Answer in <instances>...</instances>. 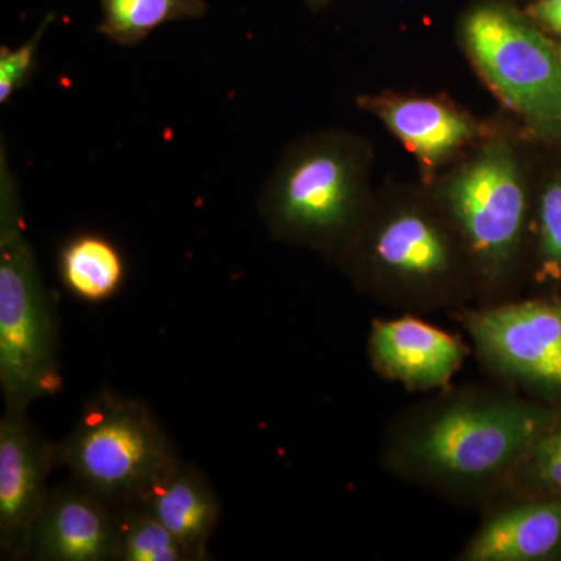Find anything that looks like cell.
I'll return each instance as SVG.
<instances>
[{"instance_id": "cell-1", "label": "cell", "mask_w": 561, "mask_h": 561, "mask_svg": "<svg viewBox=\"0 0 561 561\" xmlns=\"http://www.w3.org/2000/svg\"><path fill=\"white\" fill-rule=\"evenodd\" d=\"M551 409L501 382L453 383L387 421L382 468L456 507L481 512L500 496Z\"/></svg>"}, {"instance_id": "cell-2", "label": "cell", "mask_w": 561, "mask_h": 561, "mask_svg": "<svg viewBox=\"0 0 561 561\" xmlns=\"http://www.w3.org/2000/svg\"><path fill=\"white\" fill-rule=\"evenodd\" d=\"M537 150L538 140L502 110L481 142L424 184L470 257L476 305L526 294Z\"/></svg>"}, {"instance_id": "cell-3", "label": "cell", "mask_w": 561, "mask_h": 561, "mask_svg": "<svg viewBox=\"0 0 561 561\" xmlns=\"http://www.w3.org/2000/svg\"><path fill=\"white\" fill-rule=\"evenodd\" d=\"M335 267L370 300L401 313L457 312L476 305L467 250L421 181H386Z\"/></svg>"}, {"instance_id": "cell-4", "label": "cell", "mask_w": 561, "mask_h": 561, "mask_svg": "<svg viewBox=\"0 0 561 561\" xmlns=\"http://www.w3.org/2000/svg\"><path fill=\"white\" fill-rule=\"evenodd\" d=\"M375 164V146L360 133L331 128L291 140L257 202L272 238L337 264L370 209Z\"/></svg>"}, {"instance_id": "cell-5", "label": "cell", "mask_w": 561, "mask_h": 561, "mask_svg": "<svg viewBox=\"0 0 561 561\" xmlns=\"http://www.w3.org/2000/svg\"><path fill=\"white\" fill-rule=\"evenodd\" d=\"M54 302L27 236L16 175L0 150V387L5 408L61 390Z\"/></svg>"}, {"instance_id": "cell-6", "label": "cell", "mask_w": 561, "mask_h": 561, "mask_svg": "<svg viewBox=\"0 0 561 561\" xmlns=\"http://www.w3.org/2000/svg\"><path fill=\"white\" fill-rule=\"evenodd\" d=\"M457 46L502 110L541 142L561 136V44L512 0H476Z\"/></svg>"}, {"instance_id": "cell-7", "label": "cell", "mask_w": 561, "mask_h": 561, "mask_svg": "<svg viewBox=\"0 0 561 561\" xmlns=\"http://www.w3.org/2000/svg\"><path fill=\"white\" fill-rule=\"evenodd\" d=\"M57 454L58 468L114 507L139 502L179 460L150 409L110 390L84 404Z\"/></svg>"}, {"instance_id": "cell-8", "label": "cell", "mask_w": 561, "mask_h": 561, "mask_svg": "<svg viewBox=\"0 0 561 561\" xmlns=\"http://www.w3.org/2000/svg\"><path fill=\"white\" fill-rule=\"evenodd\" d=\"M449 317L467 332L476 360L493 381L561 404V295L524 294Z\"/></svg>"}, {"instance_id": "cell-9", "label": "cell", "mask_w": 561, "mask_h": 561, "mask_svg": "<svg viewBox=\"0 0 561 561\" xmlns=\"http://www.w3.org/2000/svg\"><path fill=\"white\" fill-rule=\"evenodd\" d=\"M356 105L412 154L423 184L481 142L493 125V117L476 116L446 92L383 90L359 95Z\"/></svg>"}, {"instance_id": "cell-10", "label": "cell", "mask_w": 561, "mask_h": 561, "mask_svg": "<svg viewBox=\"0 0 561 561\" xmlns=\"http://www.w3.org/2000/svg\"><path fill=\"white\" fill-rule=\"evenodd\" d=\"M58 468L57 443L41 435L27 411L5 408L0 420V553L31 556L33 531L49 496L47 479Z\"/></svg>"}, {"instance_id": "cell-11", "label": "cell", "mask_w": 561, "mask_h": 561, "mask_svg": "<svg viewBox=\"0 0 561 561\" xmlns=\"http://www.w3.org/2000/svg\"><path fill=\"white\" fill-rule=\"evenodd\" d=\"M472 354L471 345L456 332L424 320L419 313L371 321L367 359L383 381L412 393H427L453 386Z\"/></svg>"}, {"instance_id": "cell-12", "label": "cell", "mask_w": 561, "mask_h": 561, "mask_svg": "<svg viewBox=\"0 0 561 561\" xmlns=\"http://www.w3.org/2000/svg\"><path fill=\"white\" fill-rule=\"evenodd\" d=\"M456 560L561 561V496L491 501Z\"/></svg>"}, {"instance_id": "cell-13", "label": "cell", "mask_w": 561, "mask_h": 561, "mask_svg": "<svg viewBox=\"0 0 561 561\" xmlns=\"http://www.w3.org/2000/svg\"><path fill=\"white\" fill-rule=\"evenodd\" d=\"M31 556L44 561H117L116 507L70 479L49 491Z\"/></svg>"}, {"instance_id": "cell-14", "label": "cell", "mask_w": 561, "mask_h": 561, "mask_svg": "<svg viewBox=\"0 0 561 561\" xmlns=\"http://www.w3.org/2000/svg\"><path fill=\"white\" fill-rule=\"evenodd\" d=\"M171 530L191 561L208 559V546L220 519V501L205 474L180 459L140 497Z\"/></svg>"}, {"instance_id": "cell-15", "label": "cell", "mask_w": 561, "mask_h": 561, "mask_svg": "<svg viewBox=\"0 0 561 561\" xmlns=\"http://www.w3.org/2000/svg\"><path fill=\"white\" fill-rule=\"evenodd\" d=\"M526 294L561 295V144L538 140Z\"/></svg>"}, {"instance_id": "cell-16", "label": "cell", "mask_w": 561, "mask_h": 561, "mask_svg": "<svg viewBox=\"0 0 561 561\" xmlns=\"http://www.w3.org/2000/svg\"><path fill=\"white\" fill-rule=\"evenodd\" d=\"M58 273L73 297L103 302L121 290L125 262L119 249L98 232H80L61 247Z\"/></svg>"}, {"instance_id": "cell-17", "label": "cell", "mask_w": 561, "mask_h": 561, "mask_svg": "<svg viewBox=\"0 0 561 561\" xmlns=\"http://www.w3.org/2000/svg\"><path fill=\"white\" fill-rule=\"evenodd\" d=\"M500 496H561V404L552 405Z\"/></svg>"}, {"instance_id": "cell-18", "label": "cell", "mask_w": 561, "mask_h": 561, "mask_svg": "<svg viewBox=\"0 0 561 561\" xmlns=\"http://www.w3.org/2000/svg\"><path fill=\"white\" fill-rule=\"evenodd\" d=\"M99 32L121 46L142 43L154 28L206 13L205 0H102Z\"/></svg>"}, {"instance_id": "cell-19", "label": "cell", "mask_w": 561, "mask_h": 561, "mask_svg": "<svg viewBox=\"0 0 561 561\" xmlns=\"http://www.w3.org/2000/svg\"><path fill=\"white\" fill-rule=\"evenodd\" d=\"M117 561H191L183 546L139 502L117 505Z\"/></svg>"}, {"instance_id": "cell-20", "label": "cell", "mask_w": 561, "mask_h": 561, "mask_svg": "<svg viewBox=\"0 0 561 561\" xmlns=\"http://www.w3.org/2000/svg\"><path fill=\"white\" fill-rule=\"evenodd\" d=\"M54 20L55 14H47L32 38L18 49L5 46L0 49V103L2 105L9 103L14 92L20 91L31 81L36 69L41 39Z\"/></svg>"}, {"instance_id": "cell-21", "label": "cell", "mask_w": 561, "mask_h": 561, "mask_svg": "<svg viewBox=\"0 0 561 561\" xmlns=\"http://www.w3.org/2000/svg\"><path fill=\"white\" fill-rule=\"evenodd\" d=\"M524 10L538 27L561 44V0H534Z\"/></svg>"}, {"instance_id": "cell-22", "label": "cell", "mask_w": 561, "mask_h": 561, "mask_svg": "<svg viewBox=\"0 0 561 561\" xmlns=\"http://www.w3.org/2000/svg\"><path fill=\"white\" fill-rule=\"evenodd\" d=\"M306 3H308L312 10H321L330 3V0H306Z\"/></svg>"}, {"instance_id": "cell-23", "label": "cell", "mask_w": 561, "mask_h": 561, "mask_svg": "<svg viewBox=\"0 0 561 561\" xmlns=\"http://www.w3.org/2000/svg\"><path fill=\"white\" fill-rule=\"evenodd\" d=\"M557 142H560V144H561V136H560V139H559V140H557Z\"/></svg>"}]
</instances>
